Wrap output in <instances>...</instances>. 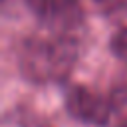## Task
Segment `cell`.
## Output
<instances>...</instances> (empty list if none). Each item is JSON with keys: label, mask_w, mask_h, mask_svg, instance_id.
Here are the masks:
<instances>
[{"label": "cell", "mask_w": 127, "mask_h": 127, "mask_svg": "<svg viewBox=\"0 0 127 127\" xmlns=\"http://www.w3.org/2000/svg\"><path fill=\"white\" fill-rule=\"evenodd\" d=\"M79 58V44L73 34H34L18 46L20 75L36 85L60 83L69 77Z\"/></svg>", "instance_id": "1"}, {"label": "cell", "mask_w": 127, "mask_h": 127, "mask_svg": "<svg viewBox=\"0 0 127 127\" xmlns=\"http://www.w3.org/2000/svg\"><path fill=\"white\" fill-rule=\"evenodd\" d=\"M125 99H127L125 89H113L109 93H101L89 85L75 83L65 91V109L75 121L93 127H105L111 119V113Z\"/></svg>", "instance_id": "2"}, {"label": "cell", "mask_w": 127, "mask_h": 127, "mask_svg": "<svg viewBox=\"0 0 127 127\" xmlns=\"http://www.w3.org/2000/svg\"><path fill=\"white\" fill-rule=\"evenodd\" d=\"M26 2V6L30 8V12L42 22L44 20V16L48 14V10H50V6L54 4V0H24Z\"/></svg>", "instance_id": "3"}, {"label": "cell", "mask_w": 127, "mask_h": 127, "mask_svg": "<svg viewBox=\"0 0 127 127\" xmlns=\"http://www.w3.org/2000/svg\"><path fill=\"white\" fill-rule=\"evenodd\" d=\"M93 2H95V4H99V6H101L105 12H107V10H109V8H111V6H113L117 0H93Z\"/></svg>", "instance_id": "4"}, {"label": "cell", "mask_w": 127, "mask_h": 127, "mask_svg": "<svg viewBox=\"0 0 127 127\" xmlns=\"http://www.w3.org/2000/svg\"><path fill=\"white\" fill-rule=\"evenodd\" d=\"M119 127H127V119H125V121H121V125H119Z\"/></svg>", "instance_id": "5"}]
</instances>
